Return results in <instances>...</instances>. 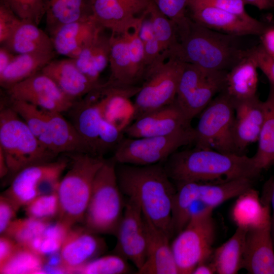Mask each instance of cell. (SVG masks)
Returning a JSON list of instances; mask_svg holds the SVG:
<instances>
[{"instance_id":"cell-28","label":"cell","mask_w":274,"mask_h":274,"mask_svg":"<svg viewBox=\"0 0 274 274\" xmlns=\"http://www.w3.org/2000/svg\"><path fill=\"white\" fill-rule=\"evenodd\" d=\"M109 64L111 75L106 84L109 86L131 89L139 87L134 78L126 36H110Z\"/></svg>"},{"instance_id":"cell-3","label":"cell","mask_w":274,"mask_h":274,"mask_svg":"<svg viewBox=\"0 0 274 274\" xmlns=\"http://www.w3.org/2000/svg\"><path fill=\"white\" fill-rule=\"evenodd\" d=\"M176 27L177 42L165 51L167 58L208 70L227 71L248 55L249 49L237 46V36L209 29L188 17Z\"/></svg>"},{"instance_id":"cell-26","label":"cell","mask_w":274,"mask_h":274,"mask_svg":"<svg viewBox=\"0 0 274 274\" xmlns=\"http://www.w3.org/2000/svg\"><path fill=\"white\" fill-rule=\"evenodd\" d=\"M264 200L252 187L237 197L231 212L232 219L237 227L249 229L261 227L271 221L269 185L264 188Z\"/></svg>"},{"instance_id":"cell-45","label":"cell","mask_w":274,"mask_h":274,"mask_svg":"<svg viewBox=\"0 0 274 274\" xmlns=\"http://www.w3.org/2000/svg\"><path fill=\"white\" fill-rule=\"evenodd\" d=\"M200 3L212 6L236 15L248 22L257 23V20L249 15L245 8L243 0H195Z\"/></svg>"},{"instance_id":"cell-34","label":"cell","mask_w":274,"mask_h":274,"mask_svg":"<svg viewBox=\"0 0 274 274\" xmlns=\"http://www.w3.org/2000/svg\"><path fill=\"white\" fill-rule=\"evenodd\" d=\"M227 71H214L188 97L177 104L186 117L192 120L207 107L218 92L223 91L225 85Z\"/></svg>"},{"instance_id":"cell-16","label":"cell","mask_w":274,"mask_h":274,"mask_svg":"<svg viewBox=\"0 0 274 274\" xmlns=\"http://www.w3.org/2000/svg\"><path fill=\"white\" fill-rule=\"evenodd\" d=\"M100 86L76 101L68 111L71 123L84 140L90 153L103 156L100 138L106 121L101 109Z\"/></svg>"},{"instance_id":"cell-10","label":"cell","mask_w":274,"mask_h":274,"mask_svg":"<svg viewBox=\"0 0 274 274\" xmlns=\"http://www.w3.org/2000/svg\"><path fill=\"white\" fill-rule=\"evenodd\" d=\"M213 211L192 215L171 243L179 274H191L198 264L211 259L216 234Z\"/></svg>"},{"instance_id":"cell-20","label":"cell","mask_w":274,"mask_h":274,"mask_svg":"<svg viewBox=\"0 0 274 274\" xmlns=\"http://www.w3.org/2000/svg\"><path fill=\"white\" fill-rule=\"evenodd\" d=\"M188 8L193 20L218 32L237 37L260 36L265 28L260 21L251 23L232 14L195 0H189Z\"/></svg>"},{"instance_id":"cell-27","label":"cell","mask_w":274,"mask_h":274,"mask_svg":"<svg viewBox=\"0 0 274 274\" xmlns=\"http://www.w3.org/2000/svg\"><path fill=\"white\" fill-rule=\"evenodd\" d=\"M1 46L15 55L54 51L48 33L40 29L38 25L24 20L21 21Z\"/></svg>"},{"instance_id":"cell-12","label":"cell","mask_w":274,"mask_h":274,"mask_svg":"<svg viewBox=\"0 0 274 274\" xmlns=\"http://www.w3.org/2000/svg\"><path fill=\"white\" fill-rule=\"evenodd\" d=\"M194 128L189 127L163 136H124L114 150L112 157L117 163L137 165L163 163L174 152L194 144Z\"/></svg>"},{"instance_id":"cell-1","label":"cell","mask_w":274,"mask_h":274,"mask_svg":"<svg viewBox=\"0 0 274 274\" xmlns=\"http://www.w3.org/2000/svg\"><path fill=\"white\" fill-rule=\"evenodd\" d=\"M116 171L123 195L135 201L144 216L171 238L176 187L163 163L137 165L116 163Z\"/></svg>"},{"instance_id":"cell-29","label":"cell","mask_w":274,"mask_h":274,"mask_svg":"<svg viewBox=\"0 0 274 274\" xmlns=\"http://www.w3.org/2000/svg\"><path fill=\"white\" fill-rule=\"evenodd\" d=\"M57 54L54 51L16 55L13 61L0 74V84L5 90L34 75L50 61Z\"/></svg>"},{"instance_id":"cell-18","label":"cell","mask_w":274,"mask_h":274,"mask_svg":"<svg viewBox=\"0 0 274 274\" xmlns=\"http://www.w3.org/2000/svg\"><path fill=\"white\" fill-rule=\"evenodd\" d=\"M106 244L101 238L84 226L72 227L64 239L59 253L66 273H76L82 266L99 256Z\"/></svg>"},{"instance_id":"cell-31","label":"cell","mask_w":274,"mask_h":274,"mask_svg":"<svg viewBox=\"0 0 274 274\" xmlns=\"http://www.w3.org/2000/svg\"><path fill=\"white\" fill-rule=\"evenodd\" d=\"M257 68L248 54L227 72L223 91L234 100L256 95L258 81Z\"/></svg>"},{"instance_id":"cell-7","label":"cell","mask_w":274,"mask_h":274,"mask_svg":"<svg viewBox=\"0 0 274 274\" xmlns=\"http://www.w3.org/2000/svg\"><path fill=\"white\" fill-rule=\"evenodd\" d=\"M116 162L105 160L98 170L83 223L97 233L116 235L122 219L125 201L118 182Z\"/></svg>"},{"instance_id":"cell-49","label":"cell","mask_w":274,"mask_h":274,"mask_svg":"<svg viewBox=\"0 0 274 274\" xmlns=\"http://www.w3.org/2000/svg\"><path fill=\"white\" fill-rule=\"evenodd\" d=\"M143 44L145 64L147 69L161 57L162 52L160 45L155 36L144 42Z\"/></svg>"},{"instance_id":"cell-56","label":"cell","mask_w":274,"mask_h":274,"mask_svg":"<svg viewBox=\"0 0 274 274\" xmlns=\"http://www.w3.org/2000/svg\"><path fill=\"white\" fill-rule=\"evenodd\" d=\"M9 174V170L4 155L1 150H0V176L3 178Z\"/></svg>"},{"instance_id":"cell-53","label":"cell","mask_w":274,"mask_h":274,"mask_svg":"<svg viewBox=\"0 0 274 274\" xmlns=\"http://www.w3.org/2000/svg\"><path fill=\"white\" fill-rule=\"evenodd\" d=\"M216 273V269L211 259H210L196 266L191 274H213Z\"/></svg>"},{"instance_id":"cell-42","label":"cell","mask_w":274,"mask_h":274,"mask_svg":"<svg viewBox=\"0 0 274 274\" xmlns=\"http://www.w3.org/2000/svg\"><path fill=\"white\" fill-rule=\"evenodd\" d=\"M140 26L141 24L124 33L127 41L132 73L136 84L144 81L147 70L144 44L139 34Z\"/></svg>"},{"instance_id":"cell-24","label":"cell","mask_w":274,"mask_h":274,"mask_svg":"<svg viewBox=\"0 0 274 274\" xmlns=\"http://www.w3.org/2000/svg\"><path fill=\"white\" fill-rule=\"evenodd\" d=\"M104 29L92 15L63 24L49 36L57 54L74 58Z\"/></svg>"},{"instance_id":"cell-44","label":"cell","mask_w":274,"mask_h":274,"mask_svg":"<svg viewBox=\"0 0 274 274\" xmlns=\"http://www.w3.org/2000/svg\"><path fill=\"white\" fill-rule=\"evenodd\" d=\"M157 8L176 25L187 18L186 10L189 0H152Z\"/></svg>"},{"instance_id":"cell-23","label":"cell","mask_w":274,"mask_h":274,"mask_svg":"<svg viewBox=\"0 0 274 274\" xmlns=\"http://www.w3.org/2000/svg\"><path fill=\"white\" fill-rule=\"evenodd\" d=\"M144 216V215H143ZM147 235L145 261L140 274H179L169 236L144 216Z\"/></svg>"},{"instance_id":"cell-35","label":"cell","mask_w":274,"mask_h":274,"mask_svg":"<svg viewBox=\"0 0 274 274\" xmlns=\"http://www.w3.org/2000/svg\"><path fill=\"white\" fill-rule=\"evenodd\" d=\"M264 103L265 118L258 140L257 150L252 156L261 172L274 162V85L270 83Z\"/></svg>"},{"instance_id":"cell-6","label":"cell","mask_w":274,"mask_h":274,"mask_svg":"<svg viewBox=\"0 0 274 274\" xmlns=\"http://www.w3.org/2000/svg\"><path fill=\"white\" fill-rule=\"evenodd\" d=\"M12 108L23 119L38 140L47 149L60 153H88L89 148L72 123L62 113L42 110L8 96Z\"/></svg>"},{"instance_id":"cell-22","label":"cell","mask_w":274,"mask_h":274,"mask_svg":"<svg viewBox=\"0 0 274 274\" xmlns=\"http://www.w3.org/2000/svg\"><path fill=\"white\" fill-rule=\"evenodd\" d=\"M243 268L251 274H274V243L271 221L247 231Z\"/></svg>"},{"instance_id":"cell-41","label":"cell","mask_w":274,"mask_h":274,"mask_svg":"<svg viewBox=\"0 0 274 274\" xmlns=\"http://www.w3.org/2000/svg\"><path fill=\"white\" fill-rule=\"evenodd\" d=\"M27 217L50 222L58 217L59 203L57 192L40 195L25 207Z\"/></svg>"},{"instance_id":"cell-40","label":"cell","mask_w":274,"mask_h":274,"mask_svg":"<svg viewBox=\"0 0 274 274\" xmlns=\"http://www.w3.org/2000/svg\"><path fill=\"white\" fill-rule=\"evenodd\" d=\"M213 71L185 63L175 100L180 103L185 100L208 78Z\"/></svg>"},{"instance_id":"cell-38","label":"cell","mask_w":274,"mask_h":274,"mask_svg":"<svg viewBox=\"0 0 274 274\" xmlns=\"http://www.w3.org/2000/svg\"><path fill=\"white\" fill-rule=\"evenodd\" d=\"M127 260L117 253L97 256L80 268L76 273L125 274L131 271Z\"/></svg>"},{"instance_id":"cell-43","label":"cell","mask_w":274,"mask_h":274,"mask_svg":"<svg viewBox=\"0 0 274 274\" xmlns=\"http://www.w3.org/2000/svg\"><path fill=\"white\" fill-rule=\"evenodd\" d=\"M22 20L39 25L45 16L44 0H3Z\"/></svg>"},{"instance_id":"cell-55","label":"cell","mask_w":274,"mask_h":274,"mask_svg":"<svg viewBox=\"0 0 274 274\" xmlns=\"http://www.w3.org/2000/svg\"><path fill=\"white\" fill-rule=\"evenodd\" d=\"M267 183L269 185L270 192V204L272 209V214H271V229L274 243V178L270 179Z\"/></svg>"},{"instance_id":"cell-4","label":"cell","mask_w":274,"mask_h":274,"mask_svg":"<svg viewBox=\"0 0 274 274\" xmlns=\"http://www.w3.org/2000/svg\"><path fill=\"white\" fill-rule=\"evenodd\" d=\"M71 157V166L57 189L58 220L70 228L84 221L95 177L106 160L88 153H74Z\"/></svg>"},{"instance_id":"cell-2","label":"cell","mask_w":274,"mask_h":274,"mask_svg":"<svg viewBox=\"0 0 274 274\" xmlns=\"http://www.w3.org/2000/svg\"><path fill=\"white\" fill-rule=\"evenodd\" d=\"M163 165L176 184L221 183L243 178L254 180L261 172L252 157L195 147L177 150Z\"/></svg>"},{"instance_id":"cell-8","label":"cell","mask_w":274,"mask_h":274,"mask_svg":"<svg viewBox=\"0 0 274 274\" xmlns=\"http://www.w3.org/2000/svg\"><path fill=\"white\" fill-rule=\"evenodd\" d=\"M253 181L243 178L221 183L190 182L176 184L172 209L174 234H178L188 223V211L193 203L198 202L207 209L214 210L252 187Z\"/></svg>"},{"instance_id":"cell-33","label":"cell","mask_w":274,"mask_h":274,"mask_svg":"<svg viewBox=\"0 0 274 274\" xmlns=\"http://www.w3.org/2000/svg\"><path fill=\"white\" fill-rule=\"evenodd\" d=\"M247 232L237 227L230 238L214 249L211 259L216 273L235 274L243 268Z\"/></svg>"},{"instance_id":"cell-11","label":"cell","mask_w":274,"mask_h":274,"mask_svg":"<svg viewBox=\"0 0 274 274\" xmlns=\"http://www.w3.org/2000/svg\"><path fill=\"white\" fill-rule=\"evenodd\" d=\"M200 114L194 128V147L238 154L233 136L235 112L233 99L223 91Z\"/></svg>"},{"instance_id":"cell-54","label":"cell","mask_w":274,"mask_h":274,"mask_svg":"<svg viewBox=\"0 0 274 274\" xmlns=\"http://www.w3.org/2000/svg\"><path fill=\"white\" fill-rule=\"evenodd\" d=\"M246 4L252 5L260 10L269 9L274 7V0H243Z\"/></svg>"},{"instance_id":"cell-19","label":"cell","mask_w":274,"mask_h":274,"mask_svg":"<svg viewBox=\"0 0 274 274\" xmlns=\"http://www.w3.org/2000/svg\"><path fill=\"white\" fill-rule=\"evenodd\" d=\"M66 160L52 161L27 166L16 174L3 193L19 209L25 207L39 195V186L48 176L66 169Z\"/></svg>"},{"instance_id":"cell-46","label":"cell","mask_w":274,"mask_h":274,"mask_svg":"<svg viewBox=\"0 0 274 274\" xmlns=\"http://www.w3.org/2000/svg\"><path fill=\"white\" fill-rule=\"evenodd\" d=\"M21 20L3 0H0L1 44L10 37Z\"/></svg>"},{"instance_id":"cell-50","label":"cell","mask_w":274,"mask_h":274,"mask_svg":"<svg viewBox=\"0 0 274 274\" xmlns=\"http://www.w3.org/2000/svg\"><path fill=\"white\" fill-rule=\"evenodd\" d=\"M19 245L12 238L5 235L0 237V267L12 256Z\"/></svg>"},{"instance_id":"cell-25","label":"cell","mask_w":274,"mask_h":274,"mask_svg":"<svg viewBox=\"0 0 274 274\" xmlns=\"http://www.w3.org/2000/svg\"><path fill=\"white\" fill-rule=\"evenodd\" d=\"M41 72L51 78L62 92L75 102L101 85L88 79L70 58L53 59Z\"/></svg>"},{"instance_id":"cell-13","label":"cell","mask_w":274,"mask_h":274,"mask_svg":"<svg viewBox=\"0 0 274 274\" xmlns=\"http://www.w3.org/2000/svg\"><path fill=\"white\" fill-rule=\"evenodd\" d=\"M11 98L24 101L50 112H68L75 101L41 71L6 90Z\"/></svg>"},{"instance_id":"cell-48","label":"cell","mask_w":274,"mask_h":274,"mask_svg":"<svg viewBox=\"0 0 274 274\" xmlns=\"http://www.w3.org/2000/svg\"><path fill=\"white\" fill-rule=\"evenodd\" d=\"M19 209L6 196H0V234L6 232L10 224L16 219Z\"/></svg>"},{"instance_id":"cell-30","label":"cell","mask_w":274,"mask_h":274,"mask_svg":"<svg viewBox=\"0 0 274 274\" xmlns=\"http://www.w3.org/2000/svg\"><path fill=\"white\" fill-rule=\"evenodd\" d=\"M49 35L60 26L92 15L90 0H44Z\"/></svg>"},{"instance_id":"cell-51","label":"cell","mask_w":274,"mask_h":274,"mask_svg":"<svg viewBox=\"0 0 274 274\" xmlns=\"http://www.w3.org/2000/svg\"><path fill=\"white\" fill-rule=\"evenodd\" d=\"M260 37V45L265 51L274 59V27L265 28Z\"/></svg>"},{"instance_id":"cell-32","label":"cell","mask_w":274,"mask_h":274,"mask_svg":"<svg viewBox=\"0 0 274 274\" xmlns=\"http://www.w3.org/2000/svg\"><path fill=\"white\" fill-rule=\"evenodd\" d=\"M110 36L101 32L74 58L78 68L91 81L98 82L99 77L109 63Z\"/></svg>"},{"instance_id":"cell-39","label":"cell","mask_w":274,"mask_h":274,"mask_svg":"<svg viewBox=\"0 0 274 274\" xmlns=\"http://www.w3.org/2000/svg\"><path fill=\"white\" fill-rule=\"evenodd\" d=\"M49 222L28 217L16 218L3 235L12 238L20 245L27 246L35 237L43 234Z\"/></svg>"},{"instance_id":"cell-52","label":"cell","mask_w":274,"mask_h":274,"mask_svg":"<svg viewBox=\"0 0 274 274\" xmlns=\"http://www.w3.org/2000/svg\"><path fill=\"white\" fill-rule=\"evenodd\" d=\"M15 54L3 46L0 47V74L7 67L14 59Z\"/></svg>"},{"instance_id":"cell-37","label":"cell","mask_w":274,"mask_h":274,"mask_svg":"<svg viewBox=\"0 0 274 274\" xmlns=\"http://www.w3.org/2000/svg\"><path fill=\"white\" fill-rule=\"evenodd\" d=\"M146 13L162 52L168 51L177 42L175 24L157 8L152 0H150Z\"/></svg>"},{"instance_id":"cell-14","label":"cell","mask_w":274,"mask_h":274,"mask_svg":"<svg viewBox=\"0 0 274 274\" xmlns=\"http://www.w3.org/2000/svg\"><path fill=\"white\" fill-rule=\"evenodd\" d=\"M123 216L116 235V251L135 266L138 270L146 257L147 235L144 216L139 206L126 198Z\"/></svg>"},{"instance_id":"cell-15","label":"cell","mask_w":274,"mask_h":274,"mask_svg":"<svg viewBox=\"0 0 274 274\" xmlns=\"http://www.w3.org/2000/svg\"><path fill=\"white\" fill-rule=\"evenodd\" d=\"M150 0H90L92 16L113 35H123L139 26Z\"/></svg>"},{"instance_id":"cell-21","label":"cell","mask_w":274,"mask_h":274,"mask_svg":"<svg viewBox=\"0 0 274 274\" xmlns=\"http://www.w3.org/2000/svg\"><path fill=\"white\" fill-rule=\"evenodd\" d=\"M233 100L235 119L233 136L237 153H241L249 145L258 142L264 122V101L256 95L243 99Z\"/></svg>"},{"instance_id":"cell-36","label":"cell","mask_w":274,"mask_h":274,"mask_svg":"<svg viewBox=\"0 0 274 274\" xmlns=\"http://www.w3.org/2000/svg\"><path fill=\"white\" fill-rule=\"evenodd\" d=\"M45 258L21 245L9 260L0 267L1 274L42 273Z\"/></svg>"},{"instance_id":"cell-9","label":"cell","mask_w":274,"mask_h":274,"mask_svg":"<svg viewBox=\"0 0 274 274\" xmlns=\"http://www.w3.org/2000/svg\"><path fill=\"white\" fill-rule=\"evenodd\" d=\"M162 53L161 57L147 68L132 105V121L175 100L185 63L173 57L166 61Z\"/></svg>"},{"instance_id":"cell-5","label":"cell","mask_w":274,"mask_h":274,"mask_svg":"<svg viewBox=\"0 0 274 274\" xmlns=\"http://www.w3.org/2000/svg\"><path fill=\"white\" fill-rule=\"evenodd\" d=\"M0 150L12 179L24 168L52 161L57 156L41 144L9 102L1 105Z\"/></svg>"},{"instance_id":"cell-17","label":"cell","mask_w":274,"mask_h":274,"mask_svg":"<svg viewBox=\"0 0 274 274\" xmlns=\"http://www.w3.org/2000/svg\"><path fill=\"white\" fill-rule=\"evenodd\" d=\"M191 122L174 100L132 121L123 132L130 138L166 135L191 127Z\"/></svg>"},{"instance_id":"cell-47","label":"cell","mask_w":274,"mask_h":274,"mask_svg":"<svg viewBox=\"0 0 274 274\" xmlns=\"http://www.w3.org/2000/svg\"><path fill=\"white\" fill-rule=\"evenodd\" d=\"M249 56L268 78L269 83L274 85V59L264 50L261 45L249 49Z\"/></svg>"}]
</instances>
